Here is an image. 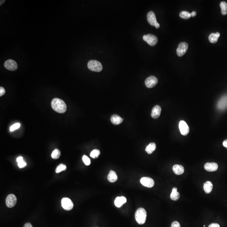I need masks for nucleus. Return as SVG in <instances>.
<instances>
[{
	"label": "nucleus",
	"instance_id": "f257e3e1",
	"mask_svg": "<svg viewBox=\"0 0 227 227\" xmlns=\"http://www.w3.org/2000/svg\"><path fill=\"white\" fill-rule=\"evenodd\" d=\"M52 109L59 113H64L66 111L67 106L63 100L58 98H54L51 103Z\"/></svg>",
	"mask_w": 227,
	"mask_h": 227
},
{
	"label": "nucleus",
	"instance_id": "f03ea898",
	"mask_svg": "<svg viewBox=\"0 0 227 227\" xmlns=\"http://www.w3.org/2000/svg\"><path fill=\"white\" fill-rule=\"evenodd\" d=\"M147 213L146 210L143 208H140L136 210L135 213V218L136 222L140 225H143L146 222Z\"/></svg>",
	"mask_w": 227,
	"mask_h": 227
},
{
	"label": "nucleus",
	"instance_id": "7ed1b4c3",
	"mask_svg": "<svg viewBox=\"0 0 227 227\" xmlns=\"http://www.w3.org/2000/svg\"><path fill=\"white\" fill-rule=\"evenodd\" d=\"M87 65L88 67L90 70L95 72H100L103 69L102 64L99 61L94 60L89 61Z\"/></svg>",
	"mask_w": 227,
	"mask_h": 227
},
{
	"label": "nucleus",
	"instance_id": "20e7f679",
	"mask_svg": "<svg viewBox=\"0 0 227 227\" xmlns=\"http://www.w3.org/2000/svg\"><path fill=\"white\" fill-rule=\"evenodd\" d=\"M143 40L151 46H154L156 45L158 42V39L155 35L152 34H148L144 35L143 36Z\"/></svg>",
	"mask_w": 227,
	"mask_h": 227
},
{
	"label": "nucleus",
	"instance_id": "39448f33",
	"mask_svg": "<svg viewBox=\"0 0 227 227\" xmlns=\"http://www.w3.org/2000/svg\"><path fill=\"white\" fill-rule=\"evenodd\" d=\"M188 45L187 43L186 42H181L178 46L177 49V55L179 57H182L184 55L188 49Z\"/></svg>",
	"mask_w": 227,
	"mask_h": 227
},
{
	"label": "nucleus",
	"instance_id": "423d86ee",
	"mask_svg": "<svg viewBox=\"0 0 227 227\" xmlns=\"http://www.w3.org/2000/svg\"><path fill=\"white\" fill-rule=\"evenodd\" d=\"M4 66L6 69L10 71L17 70L18 68V64L15 61L12 60H8L6 61Z\"/></svg>",
	"mask_w": 227,
	"mask_h": 227
},
{
	"label": "nucleus",
	"instance_id": "0eeeda50",
	"mask_svg": "<svg viewBox=\"0 0 227 227\" xmlns=\"http://www.w3.org/2000/svg\"><path fill=\"white\" fill-rule=\"evenodd\" d=\"M62 206L64 209L69 211L73 207V203L71 199L68 198H64L62 200Z\"/></svg>",
	"mask_w": 227,
	"mask_h": 227
},
{
	"label": "nucleus",
	"instance_id": "6e6552de",
	"mask_svg": "<svg viewBox=\"0 0 227 227\" xmlns=\"http://www.w3.org/2000/svg\"><path fill=\"white\" fill-rule=\"evenodd\" d=\"M217 107L219 110L223 111L227 108V95L222 96L218 101L217 104Z\"/></svg>",
	"mask_w": 227,
	"mask_h": 227
},
{
	"label": "nucleus",
	"instance_id": "1a4fd4ad",
	"mask_svg": "<svg viewBox=\"0 0 227 227\" xmlns=\"http://www.w3.org/2000/svg\"><path fill=\"white\" fill-rule=\"evenodd\" d=\"M158 81L157 78L153 76H151L146 79L145 83L146 87L152 88L157 84Z\"/></svg>",
	"mask_w": 227,
	"mask_h": 227
},
{
	"label": "nucleus",
	"instance_id": "9d476101",
	"mask_svg": "<svg viewBox=\"0 0 227 227\" xmlns=\"http://www.w3.org/2000/svg\"><path fill=\"white\" fill-rule=\"evenodd\" d=\"M17 199L16 196L13 194L8 195L6 197V203L8 207L12 208L14 207L17 203Z\"/></svg>",
	"mask_w": 227,
	"mask_h": 227
},
{
	"label": "nucleus",
	"instance_id": "9b49d317",
	"mask_svg": "<svg viewBox=\"0 0 227 227\" xmlns=\"http://www.w3.org/2000/svg\"><path fill=\"white\" fill-rule=\"evenodd\" d=\"M140 182L143 186L149 188L153 187L154 185V181L153 179L149 177H142Z\"/></svg>",
	"mask_w": 227,
	"mask_h": 227
},
{
	"label": "nucleus",
	"instance_id": "f8f14e48",
	"mask_svg": "<svg viewBox=\"0 0 227 227\" xmlns=\"http://www.w3.org/2000/svg\"><path fill=\"white\" fill-rule=\"evenodd\" d=\"M179 128L181 134L186 135L189 132V128L184 121H181L179 124Z\"/></svg>",
	"mask_w": 227,
	"mask_h": 227
},
{
	"label": "nucleus",
	"instance_id": "ddd939ff",
	"mask_svg": "<svg viewBox=\"0 0 227 227\" xmlns=\"http://www.w3.org/2000/svg\"><path fill=\"white\" fill-rule=\"evenodd\" d=\"M147 18L148 21L150 24L153 26H155L157 22L154 12L152 11H149L147 15Z\"/></svg>",
	"mask_w": 227,
	"mask_h": 227
},
{
	"label": "nucleus",
	"instance_id": "4468645a",
	"mask_svg": "<svg viewBox=\"0 0 227 227\" xmlns=\"http://www.w3.org/2000/svg\"><path fill=\"white\" fill-rule=\"evenodd\" d=\"M161 107L159 105H156L153 107L151 111V116L153 119H157L160 117L161 114Z\"/></svg>",
	"mask_w": 227,
	"mask_h": 227
},
{
	"label": "nucleus",
	"instance_id": "2eb2a0df",
	"mask_svg": "<svg viewBox=\"0 0 227 227\" xmlns=\"http://www.w3.org/2000/svg\"><path fill=\"white\" fill-rule=\"evenodd\" d=\"M218 165L216 163H207L205 164V169L207 171L214 172L216 171L218 169Z\"/></svg>",
	"mask_w": 227,
	"mask_h": 227
},
{
	"label": "nucleus",
	"instance_id": "dca6fc26",
	"mask_svg": "<svg viewBox=\"0 0 227 227\" xmlns=\"http://www.w3.org/2000/svg\"><path fill=\"white\" fill-rule=\"evenodd\" d=\"M123 119L117 114H113L111 117V121L114 125H118L123 122Z\"/></svg>",
	"mask_w": 227,
	"mask_h": 227
},
{
	"label": "nucleus",
	"instance_id": "f3484780",
	"mask_svg": "<svg viewBox=\"0 0 227 227\" xmlns=\"http://www.w3.org/2000/svg\"><path fill=\"white\" fill-rule=\"evenodd\" d=\"M127 202V199L124 196L117 197L114 201V204L117 207H121L122 205Z\"/></svg>",
	"mask_w": 227,
	"mask_h": 227
},
{
	"label": "nucleus",
	"instance_id": "a211bd4d",
	"mask_svg": "<svg viewBox=\"0 0 227 227\" xmlns=\"http://www.w3.org/2000/svg\"><path fill=\"white\" fill-rule=\"evenodd\" d=\"M173 170L175 174L180 175L184 173V167L181 165H175L173 166Z\"/></svg>",
	"mask_w": 227,
	"mask_h": 227
},
{
	"label": "nucleus",
	"instance_id": "6ab92c4d",
	"mask_svg": "<svg viewBox=\"0 0 227 227\" xmlns=\"http://www.w3.org/2000/svg\"><path fill=\"white\" fill-rule=\"evenodd\" d=\"M177 190V188L174 187L172 188V192L170 194V199L173 201H177L180 198V193Z\"/></svg>",
	"mask_w": 227,
	"mask_h": 227
},
{
	"label": "nucleus",
	"instance_id": "aec40b11",
	"mask_svg": "<svg viewBox=\"0 0 227 227\" xmlns=\"http://www.w3.org/2000/svg\"><path fill=\"white\" fill-rule=\"evenodd\" d=\"M118 177L116 172L113 170H110L108 175V179L111 183H114L117 181Z\"/></svg>",
	"mask_w": 227,
	"mask_h": 227
},
{
	"label": "nucleus",
	"instance_id": "412c9836",
	"mask_svg": "<svg viewBox=\"0 0 227 227\" xmlns=\"http://www.w3.org/2000/svg\"><path fill=\"white\" fill-rule=\"evenodd\" d=\"M213 185L210 181H207L204 185V190L206 193H209L212 191Z\"/></svg>",
	"mask_w": 227,
	"mask_h": 227
},
{
	"label": "nucleus",
	"instance_id": "4be33fe9",
	"mask_svg": "<svg viewBox=\"0 0 227 227\" xmlns=\"http://www.w3.org/2000/svg\"><path fill=\"white\" fill-rule=\"evenodd\" d=\"M220 36V33L217 32L216 33H212L211 34L209 37V40L211 43H214L218 41Z\"/></svg>",
	"mask_w": 227,
	"mask_h": 227
},
{
	"label": "nucleus",
	"instance_id": "5701e85b",
	"mask_svg": "<svg viewBox=\"0 0 227 227\" xmlns=\"http://www.w3.org/2000/svg\"><path fill=\"white\" fill-rule=\"evenodd\" d=\"M156 149V145L154 143H151L147 146L145 151L148 154H151Z\"/></svg>",
	"mask_w": 227,
	"mask_h": 227
},
{
	"label": "nucleus",
	"instance_id": "b1692460",
	"mask_svg": "<svg viewBox=\"0 0 227 227\" xmlns=\"http://www.w3.org/2000/svg\"><path fill=\"white\" fill-rule=\"evenodd\" d=\"M220 7L221 9V13L223 15L227 14V3L226 2L223 1L220 3Z\"/></svg>",
	"mask_w": 227,
	"mask_h": 227
},
{
	"label": "nucleus",
	"instance_id": "393cba45",
	"mask_svg": "<svg viewBox=\"0 0 227 227\" xmlns=\"http://www.w3.org/2000/svg\"><path fill=\"white\" fill-rule=\"evenodd\" d=\"M61 155L60 151L59 149H56L54 150L51 154V157L53 159H58Z\"/></svg>",
	"mask_w": 227,
	"mask_h": 227
},
{
	"label": "nucleus",
	"instance_id": "a878e982",
	"mask_svg": "<svg viewBox=\"0 0 227 227\" xmlns=\"http://www.w3.org/2000/svg\"><path fill=\"white\" fill-rule=\"evenodd\" d=\"M180 16L183 19H188L191 17V14L188 11H183L180 13Z\"/></svg>",
	"mask_w": 227,
	"mask_h": 227
},
{
	"label": "nucleus",
	"instance_id": "bb28decb",
	"mask_svg": "<svg viewBox=\"0 0 227 227\" xmlns=\"http://www.w3.org/2000/svg\"><path fill=\"white\" fill-rule=\"evenodd\" d=\"M100 154V151L98 149H94L92 150L91 152L90 153V157L93 158V159H96V158H98Z\"/></svg>",
	"mask_w": 227,
	"mask_h": 227
},
{
	"label": "nucleus",
	"instance_id": "cd10ccee",
	"mask_svg": "<svg viewBox=\"0 0 227 227\" xmlns=\"http://www.w3.org/2000/svg\"><path fill=\"white\" fill-rule=\"evenodd\" d=\"M67 169L66 166L63 165V164H60V165L57 167V169L56 170V172L57 173H60L63 171Z\"/></svg>",
	"mask_w": 227,
	"mask_h": 227
},
{
	"label": "nucleus",
	"instance_id": "c85d7f7f",
	"mask_svg": "<svg viewBox=\"0 0 227 227\" xmlns=\"http://www.w3.org/2000/svg\"><path fill=\"white\" fill-rule=\"evenodd\" d=\"M82 160H83V163H84L86 165H89L91 163V161H90V159L86 155H83V158H82Z\"/></svg>",
	"mask_w": 227,
	"mask_h": 227
},
{
	"label": "nucleus",
	"instance_id": "c756f323",
	"mask_svg": "<svg viewBox=\"0 0 227 227\" xmlns=\"http://www.w3.org/2000/svg\"><path fill=\"white\" fill-rule=\"evenodd\" d=\"M20 127V124L19 123H15V124L11 126L10 127V131L12 132L14 131V130H16L18 129Z\"/></svg>",
	"mask_w": 227,
	"mask_h": 227
},
{
	"label": "nucleus",
	"instance_id": "7c9ffc66",
	"mask_svg": "<svg viewBox=\"0 0 227 227\" xmlns=\"http://www.w3.org/2000/svg\"><path fill=\"white\" fill-rule=\"evenodd\" d=\"M18 165L19 167L22 168L26 166V163L24 161H22L20 163H18Z\"/></svg>",
	"mask_w": 227,
	"mask_h": 227
},
{
	"label": "nucleus",
	"instance_id": "2f4dec72",
	"mask_svg": "<svg viewBox=\"0 0 227 227\" xmlns=\"http://www.w3.org/2000/svg\"><path fill=\"white\" fill-rule=\"evenodd\" d=\"M171 227H181L180 223L177 221H174L172 224Z\"/></svg>",
	"mask_w": 227,
	"mask_h": 227
},
{
	"label": "nucleus",
	"instance_id": "473e14b6",
	"mask_svg": "<svg viewBox=\"0 0 227 227\" xmlns=\"http://www.w3.org/2000/svg\"><path fill=\"white\" fill-rule=\"evenodd\" d=\"M6 91L5 89L2 87H0V96H2L4 95Z\"/></svg>",
	"mask_w": 227,
	"mask_h": 227
},
{
	"label": "nucleus",
	"instance_id": "72a5a7b5",
	"mask_svg": "<svg viewBox=\"0 0 227 227\" xmlns=\"http://www.w3.org/2000/svg\"><path fill=\"white\" fill-rule=\"evenodd\" d=\"M208 227H220V225L217 223H212L210 224Z\"/></svg>",
	"mask_w": 227,
	"mask_h": 227
},
{
	"label": "nucleus",
	"instance_id": "f704fd0d",
	"mask_svg": "<svg viewBox=\"0 0 227 227\" xmlns=\"http://www.w3.org/2000/svg\"><path fill=\"white\" fill-rule=\"evenodd\" d=\"M23 161V159L22 156H20V157H18L17 159V161L18 163H20L22 161Z\"/></svg>",
	"mask_w": 227,
	"mask_h": 227
},
{
	"label": "nucleus",
	"instance_id": "c9c22d12",
	"mask_svg": "<svg viewBox=\"0 0 227 227\" xmlns=\"http://www.w3.org/2000/svg\"><path fill=\"white\" fill-rule=\"evenodd\" d=\"M24 227H32V225H31V223H26L25 224V225H24Z\"/></svg>",
	"mask_w": 227,
	"mask_h": 227
},
{
	"label": "nucleus",
	"instance_id": "e433bc0d",
	"mask_svg": "<svg viewBox=\"0 0 227 227\" xmlns=\"http://www.w3.org/2000/svg\"><path fill=\"white\" fill-rule=\"evenodd\" d=\"M223 145L224 147L227 148V139L225 140L223 142Z\"/></svg>",
	"mask_w": 227,
	"mask_h": 227
},
{
	"label": "nucleus",
	"instance_id": "4c0bfd02",
	"mask_svg": "<svg viewBox=\"0 0 227 227\" xmlns=\"http://www.w3.org/2000/svg\"><path fill=\"white\" fill-rule=\"evenodd\" d=\"M191 17H194L196 16V13L195 11H193L191 13Z\"/></svg>",
	"mask_w": 227,
	"mask_h": 227
},
{
	"label": "nucleus",
	"instance_id": "58836bf2",
	"mask_svg": "<svg viewBox=\"0 0 227 227\" xmlns=\"http://www.w3.org/2000/svg\"><path fill=\"white\" fill-rule=\"evenodd\" d=\"M155 27L156 28H159L160 27V25L158 22L156 23V24L155 25Z\"/></svg>",
	"mask_w": 227,
	"mask_h": 227
},
{
	"label": "nucleus",
	"instance_id": "ea45409f",
	"mask_svg": "<svg viewBox=\"0 0 227 227\" xmlns=\"http://www.w3.org/2000/svg\"><path fill=\"white\" fill-rule=\"evenodd\" d=\"M5 1H4H4H1V2H0V3H1L0 4V5H1Z\"/></svg>",
	"mask_w": 227,
	"mask_h": 227
},
{
	"label": "nucleus",
	"instance_id": "a19ab883",
	"mask_svg": "<svg viewBox=\"0 0 227 227\" xmlns=\"http://www.w3.org/2000/svg\"><path fill=\"white\" fill-rule=\"evenodd\" d=\"M204 227H205V225H204Z\"/></svg>",
	"mask_w": 227,
	"mask_h": 227
}]
</instances>
